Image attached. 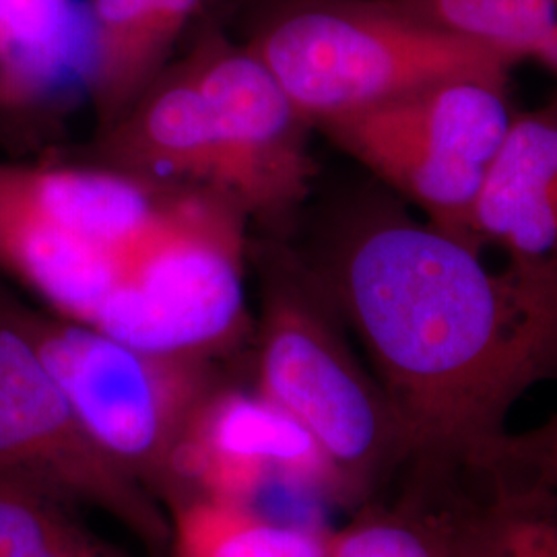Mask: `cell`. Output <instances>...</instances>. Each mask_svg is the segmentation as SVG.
Listing matches in <instances>:
<instances>
[{"label": "cell", "mask_w": 557, "mask_h": 557, "mask_svg": "<svg viewBox=\"0 0 557 557\" xmlns=\"http://www.w3.org/2000/svg\"><path fill=\"white\" fill-rule=\"evenodd\" d=\"M481 255L382 188L338 211L304 257L403 428L400 483L478 469L518 400L557 380V262L490 269Z\"/></svg>", "instance_id": "1"}, {"label": "cell", "mask_w": 557, "mask_h": 557, "mask_svg": "<svg viewBox=\"0 0 557 557\" xmlns=\"http://www.w3.org/2000/svg\"><path fill=\"white\" fill-rule=\"evenodd\" d=\"M264 257L252 388L317 442L335 478L337 506L351 512L403 475L407 440L312 267L292 250Z\"/></svg>", "instance_id": "2"}, {"label": "cell", "mask_w": 557, "mask_h": 557, "mask_svg": "<svg viewBox=\"0 0 557 557\" xmlns=\"http://www.w3.org/2000/svg\"><path fill=\"white\" fill-rule=\"evenodd\" d=\"M248 46L312 126L444 81L508 85L517 66L388 0H285Z\"/></svg>", "instance_id": "3"}, {"label": "cell", "mask_w": 557, "mask_h": 557, "mask_svg": "<svg viewBox=\"0 0 557 557\" xmlns=\"http://www.w3.org/2000/svg\"><path fill=\"white\" fill-rule=\"evenodd\" d=\"M2 299L85 434L165 510L180 444L202 403L227 380L221 358L140 349L36 308L4 287Z\"/></svg>", "instance_id": "4"}, {"label": "cell", "mask_w": 557, "mask_h": 557, "mask_svg": "<svg viewBox=\"0 0 557 557\" xmlns=\"http://www.w3.org/2000/svg\"><path fill=\"white\" fill-rule=\"evenodd\" d=\"M244 221L218 195L165 193L91 326L149 351L227 356L252 335Z\"/></svg>", "instance_id": "5"}, {"label": "cell", "mask_w": 557, "mask_h": 557, "mask_svg": "<svg viewBox=\"0 0 557 557\" xmlns=\"http://www.w3.org/2000/svg\"><path fill=\"white\" fill-rule=\"evenodd\" d=\"M161 190L112 168L0 161V273L91 326Z\"/></svg>", "instance_id": "6"}, {"label": "cell", "mask_w": 557, "mask_h": 557, "mask_svg": "<svg viewBox=\"0 0 557 557\" xmlns=\"http://www.w3.org/2000/svg\"><path fill=\"white\" fill-rule=\"evenodd\" d=\"M515 116L508 85L457 79L322 120L314 131L423 221L478 248L479 197Z\"/></svg>", "instance_id": "7"}, {"label": "cell", "mask_w": 557, "mask_h": 557, "mask_svg": "<svg viewBox=\"0 0 557 557\" xmlns=\"http://www.w3.org/2000/svg\"><path fill=\"white\" fill-rule=\"evenodd\" d=\"M0 473L96 510L165 557L170 520L160 502L85 434L59 382L9 314L0 287Z\"/></svg>", "instance_id": "8"}, {"label": "cell", "mask_w": 557, "mask_h": 557, "mask_svg": "<svg viewBox=\"0 0 557 557\" xmlns=\"http://www.w3.org/2000/svg\"><path fill=\"white\" fill-rule=\"evenodd\" d=\"M220 147L221 199L244 218L294 220L317 178L314 126L246 44L211 36L188 59Z\"/></svg>", "instance_id": "9"}, {"label": "cell", "mask_w": 557, "mask_h": 557, "mask_svg": "<svg viewBox=\"0 0 557 557\" xmlns=\"http://www.w3.org/2000/svg\"><path fill=\"white\" fill-rule=\"evenodd\" d=\"M273 485L301 490L337 504L333 471L312 436L260 397L225 380L193 419L174 458V494L259 504Z\"/></svg>", "instance_id": "10"}, {"label": "cell", "mask_w": 557, "mask_h": 557, "mask_svg": "<svg viewBox=\"0 0 557 557\" xmlns=\"http://www.w3.org/2000/svg\"><path fill=\"white\" fill-rule=\"evenodd\" d=\"M103 133L108 168L160 188L221 197L220 147L188 60L165 69Z\"/></svg>", "instance_id": "11"}, {"label": "cell", "mask_w": 557, "mask_h": 557, "mask_svg": "<svg viewBox=\"0 0 557 557\" xmlns=\"http://www.w3.org/2000/svg\"><path fill=\"white\" fill-rule=\"evenodd\" d=\"M473 239L508 259L557 262V98L517 112L479 197Z\"/></svg>", "instance_id": "12"}, {"label": "cell", "mask_w": 557, "mask_h": 557, "mask_svg": "<svg viewBox=\"0 0 557 557\" xmlns=\"http://www.w3.org/2000/svg\"><path fill=\"white\" fill-rule=\"evenodd\" d=\"M89 34L81 0H0V112L40 114L87 94Z\"/></svg>", "instance_id": "13"}, {"label": "cell", "mask_w": 557, "mask_h": 557, "mask_svg": "<svg viewBox=\"0 0 557 557\" xmlns=\"http://www.w3.org/2000/svg\"><path fill=\"white\" fill-rule=\"evenodd\" d=\"M444 518L453 557H557V494L494 469L407 487Z\"/></svg>", "instance_id": "14"}, {"label": "cell", "mask_w": 557, "mask_h": 557, "mask_svg": "<svg viewBox=\"0 0 557 557\" xmlns=\"http://www.w3.org/2000/svg\"><path fill=\"white\" fill-rule=\"evenodd\" d=\"M200 0H89L87 96L103 131L168 69Z\"/></svg>", "instance_id": "15"}, {"label": "cell", "mask_w": 557, "mask_h": 557, "mask_svg": "<svg viewBox=\"0 0 557 557\" xmlns=\"http://www.w3.org/2000/svg\"><path fill=\"white\" fill-rule=\"evenodd\" d=\"M168 520L165 557H329L331 529L271 517L259 504L195 496Z\"/></svg>", "instance_id": "16"}, {"label": "cell", "mask_w": 557, "mask_h": 557, "mask_svg": "<svg viewBox=\"0 0 557 557\" xmlns=\"http://www.w3.org/2000/svg\"><path fill=\"white\" fill-rule=\"evenodd\" d=\"M400 13L442 34L499 52L537 60L557 75L556 0H388Z\"/></svg>", "instance_id": "17"}, {"label": "cell", "mask_w": 557, "mask_h": 557, "mask_svg": "<svg viewBox=\"0 0 557 557\" xmlns=\"http://www.w3.org/2000/svg\"><path fill=\"white\" fill-rule=\"evenodd\" d=\"M79 510L0 473V557H137L87 529Z\"/></svg>", "instance_id": "18"}, {"label": "cell", "mask_w": 557, "mask_h": 557, "mask_svg": "<svg viewBox=\"0 0 557 557\" xmlns=\"http://www.w3.org/2000/svg\"><path fill=\"white\" fill-rule=\"evenodd\" d=\"M329 557H453L438 508L413 492L376 498L331 529Z\"/></svg>", "instance_id": "19"}, {"label": "cell", "mask_w": 557, "mask_h": 557, "mask_svg": "<svg viewBox=\"0 0 557 557\" xmlns=\"http://www.w3.org/2000/svg\"><path fill=\"white\" fill-rule=\"evenodd\" d=\"M478 469H494L557 494V413L533 430L508 432Z\"/></svg>", "instance_id": "20"}, {"label": "cell", "mask_w": 557, "mask_h": 557, "mask_svg": "<svg viewBox=\"0 0 557 557\" xmlns=\"http://www.w3.org/2000/svg\"><path fill=\"white\" fill-rule=\"evenodd\" d=\"M556 2H557V0H556Z\"/></svg>", "instance_id": "21"}, {"label": "cell", "mask_w": 557, "mask_h": 557, "mask_svg": "<svg viewBox=\"0 0 557 557\" xmlns=\"http://www.w3.org/2000/svg\"><path fill=\"white\" fill-rule=\"evenodd\" d=\"M556 77H557V75H556Z\"/></svg>", "instance_id": "22"}]
</instances>
